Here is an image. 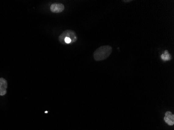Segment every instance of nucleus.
<instances>
[{
  "label": "nucleus",
  "instance_id": "7ed1b4c3",
  "mask_svg": "<svg viewBox=\"0 0 174 130\" xmlns=\"http://www.w3.org/2000/svg\"><path fill=\"white\" fill-rule=\"evenodd\" d=\"M65 9L64 5L62 3H53L50 6V11L55 13H60L62 12Z\"/></svg>",
  "mask_w": 174,
  "mask_h": 130
},
{
  "label": "nucleus",
  "instance_id": "20e7f679",
  "mask_svg": "<svg viewBox=\"0 0 174 130\" xmlns=\"http://www.w3.org/2000/svg\"><path fill=\"white\" fill-rule=\"evenodd\" d=\"M7 87V81L5 79L0 78V96H4L6 94Z\"/></svg>",
  "mask_w": 174,
  "mask_h": 130
},
{
  "label": "nucleus",
  "instance_id": "0eeeda50",
  "mask_svg": "<svg viewBox=\"0 0 174 130\" xmlns=\"http://www.w3.org/2000/svg\"><path fill=\"white\" fill-rule=\"evenodd\" d=\"M125 2H131L132 1H124Z\"/></svg>",
  "mask_w": 174,
  "mask_h": 130
},
{
  "label": "nucleus",
  "instance_id": "f257e3e1",
  "mask_svg": "<svg viewBox=\"0 0 174 130\" xmlns=\"http://www.w3.org/2000/svg\"><path fill=\"white\" fill-rule=\"evenodd\" d=\"M112 47L110 45H104L96 49L93 54L95 61H102L107 58L112 53Z\"/></svg>",
  "mask_w": 174,
  "mask_h": 130
},
{
  "label": "nucleus",
  "instance_id": "423d86ee",
  "mask_svg": "<svg viewBox=\"0 0 174 130\" xmlns=\"http://www.w3.org/2000/svg\"><path fill=\"white\" fill-rule=\"evenodd\" d=\"M161 57V59L163 61H170L172 58L171 55L169 54V52L167 50L164 51V53L162 54Z\"/></svg>",
  "mask_w": 174,
  "mask_h": 130
},
{
  "label": "nucleus",
  "instance_id": "39448f33",
  "mask_svg": "<svg viewBox=\"0 0 174 130\" xmlns=\"http://www.w3.org/2000/svg\"><path fill=\"white\" fill-rule=\"evenodd\" d=\"M164 121L169 125H174V115L171 111H167L165 113L164 117Z\"/></svg>",
  "mask_w": 174,
  "mask_h": 130
},
{
  "label": "nucleus",
  "instance_id": "6e6552de",
  "mask_svg": "<svg viewBox=\"0 0 174 130\" xmlns=\"http://www.w3.org/2000/svg\"><path fill=\"white\" fill-rule=\"evenodd\" d=\"M48 111H45V114H47V113H48Z\"/></svg>",
  "mask_w": 174,
  "mask_h": 130
},
{
  "label": "nucleus",
  "instance_id": "f03ea898",
  "mask_svg": "<svg viewBox=\"0 0 174 130\" xmlns=\"http://www.w3.org/2000/svg\"><path fill=\"white\" fill-rule=\"evenodd\" d=\"M59 41L63 44H73L76 42L77 37L74 31L67 30L64 31L59 37Z\"/></svg>",
  "mask_w": 174,
  "mask_h": 130
}]
</instances>
